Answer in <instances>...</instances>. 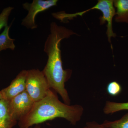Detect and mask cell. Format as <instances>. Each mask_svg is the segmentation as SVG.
Returning <instances> with one entry per match:
<instances>
[{
    "mask_svg": "<svg viewBox=\"0 0 128 128\" xmlns=\"http://www.w3.org/2000/svg\"><path fill=\"white\" fill-rule=\"evenodd\" d=\"M50 33L46 39L44 48L48 56V61L42 71L50 89L59 94L64 103L70 105V99L65 84L70 78L72 70L63 69L60 42L62 40L68 38L76 34L54 22L50 24Z\"/></svg>",
    "mask_w": 128,
    "mask_h": 128,
    "instance_id": "1",
    "label": "cell"
},
{
    "mask_svg": "<svg viewBox=\"0 0 128 128\" xmlns=\"http://www.w3.org/2000/svg\"><path fill=\"white\" fill-rule=\"evenodd\" d=\"M84 111L81 105H67L60 102L51 89L44 98L34 102L29 112L18 121V126L30 128L57 118H64L75 125L81 119Z\"/></svg>",
    "mask_w": 128,
    "mask_h": 128,
    "instance_id": "2",
    "label": "cell"
},
{
    "mask_svg": "<svg viewBox=\"0 0 128 128\" xmlns=\"http://www.w3.org/2000/svg\"><path fill=\"white\" fill-rule=\"evenodd\" d=\"M51 89L42 71L38 69L27 70L26 91L34 102L44 98Z\"/></svg>",
    "mask_w": 128,
    "mask_h": 128,
    "instance_id": "3",
    "label": "cell"
},
{
    "mask_svg": "<svg viewBox=\"0 0 128 128\" xmlns=\"http://www.w3.org/2000/svg\"><path fill=\"white\" fill-rule=\"evenodd\" d=\"M58 1L57 0H34L32 3L23 4L24 8L28 12L22 20V25L32 30L36 28L38 26L35 23V19L37 14L56 6Z\"/></svg>",
    "mask_w": 128,
    "mask_h": 128,
    "instance_id": "4",
    "label": "cell"
},
{
    "mask_svg": "<svg viewBox=\"0 0 128 128\" xmlns=\"http://www.w3.org/2000/svg\"><path fill=\"white\" fill-rule=\"evenodd\" d=\"M34 103L25 91L9 101V108L13 116L19 121L29 112Z\"/></svg>",
    "mask_w": 128,
    "mask_h": 128,
    "instance_id": "5",
    "label": "cell"
},
{
    "mask_svg": "<svg viewBox=\"0 0 128 128\" xmlns=\"http://www.w3.org/2000/svg\"><path fill=\"white\" fill-rule=\"evenodd\" d=\"M27 70H22L11 82L9 86L2 89L3 99L10 101L15 97L26 91Z\"/></svg>",
    "mask_w": 128,
    "mask_h": 128,
    "instance_id": "6",
    "label": "cell"
},
{
    "mask_svg": "<svg viewBox=\"0 0 128 128\" xmlns=\"http://www.w3.org/2000/svg\"><path fill=\"white\" fill-rule=\"evenodd\" d=\"M17 122L10 110L9 101L0 100V128H12Z\"/></svg>",
    "mask_w": 128,
    "mask_h": 128,
    "instance_id": "7",
    "label": "cell"
},
{
    "mask_svg": "<svg viewBox=\"0 0 128 128\" xmlns=\"http://www.w3.org/2000/svg\"><path fill=\"white\" fill-rule=\"evenodd\" d=\"M114 5L117 10L115 22L128 23V0H114Z\"/></svg>",
    "mask_w": 128,
    "mask_h": 128,
    "instance_id": "8",
    "label": "cell"
},
{
    "mask_svg": "<svg viewBox=\"0 0 128 128\" xmlns=\"http://www.w3.org/2000/svg\"><path fill=\"white\" fill-rule=\"evenodd\" d=\"M11 25L5 27L2 32L0 34V52L10 49L14 50L16 48L14 41L15 40L9 36V32Z\"/></svg>",
    "mask_w": 128,
    "mask_h": 128,
    "instance_id": "9",
    "label": "cell"
},
{
    "mask_svg": "<svg viewBox=\"0 0 128 128\" xmlns=\"http://www.w3.org/2000/svg\"><path fill=\"white\" fill-rule=\"evenodd\" d=\"M122 110H128V102L119 103L106 101L103 108L104 112L107 114H112Z\"/></svg>",
    "mask_w": 128,
    "mask_h": 128,
    "instance_id": "10",
    "label": "cell"
},
{
    "mask_svg": "<svg viewBox=\"0 0 128 128\" xmlns=\"http://www.w3.org/2000/svg\"><path fill=\"white\" fill-rule=\"evenodd\" d=\"M102 124L110 128H128V113L120 119L114 121L106 120Z\"/></svg>",
    "mask_w": 128,
    "mask_h": 128,
    "instance_id": "11",
    "label": "cell"
},
{
    "mask_svg": "<svg viewBox=\"0 0 128 128\" xmlns=\"http://www.w3.org/2000/svg\"><path fill=\"white\" fill-rule=\"evenodd\" d=\"M122 90V88L121 85L116 81L110 82L107 86V92L108 94L112 96H118Z\"/></svg>",
    "mask_w": 128,
    "mask_h": 128,
    "instance_id": "12",
    "label": "cell"
},
{
    "mask_svg": "<svg viewBox=\"0 0 128 128\" xmlns=\"http://www.w3.org/2000/svg\"><path fill=\"white\" fill-rule=\"evenodd\" d=\"M14 8L9 6L5 8L0 14V31L2 28L8 26V19Z\"/></svg>",
    "mask_w": 128,
    "mask_h": 128,
    "instance_id": "13",
    "label": "cell"
},
{
    "mask_svg": "<svg viewBox=\"0 0 128 128\" xmlns=\"http://www.w3.org/2000/svg\"><path fill=\"white\" fill-rule=\"evenodd\" d=\"M86 126L89 128H110L104 126L102 124H100L94 121L87 122Z\"/></svg>",
    "mask_w": 128,
    "mask_h": 128,
    "instance_id": "14",
    "label": "cell"
},
{
    "mask_svg": "<svg viewBox=\"0 0 128 128\" xmlns=\"http://www.w3.org/2000/svg\"><path fill=\"white\" fill-rule=\"evenodd\" d=\"M40 128V125L39 124H36L34 128H32L31 127H30V128Z\"/></svg>",
    "mask_w": 128,
    "mask_h": 128,
    "instance_id": "15",
    "label": "cell"
},
{
    "mask_svg": "<svg viewBox=\"0 0 128 128\" xmlns=\"http://www.w3.org/2000/svg\"><path fill=\"white\" fill-rule=\"evenodd\" d=\"M3 99V96L2 92L1 91H0V100Z\"/></svg>",
    "mask_w": 128,
    "mask_h": 128,
    "instance_id": "16",
    "label": "cell"
},
{
    "mask_svg": "<svg viewBox=\"0 0 128 128\" xmlns=\"http://www.w3.org/2000/svg\"><path fill=\"white\" fill-rule=\"evenodd\" d=\"M88 128V127H87L86 126V127H84V128Z\"/></svg>",
    "mask_w": 128,
    "mask_h": 128,
    "instance_id": "17",
    "label": "cell"
}]
</instances>
